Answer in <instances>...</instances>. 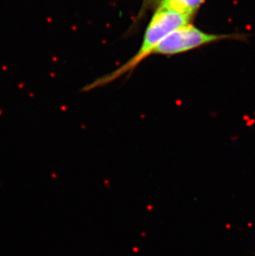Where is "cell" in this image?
Listing matches in <instances>:
<instances>
[{
	"label": "cell",
	"instance_id": "cell-1",
	"mask_svg": "<svg viewBox=\"0 0 255 256\" xmlns=\"http://www.w3.org/2000/svg\"><path fill=\"white\" fill-rule=\"evenodd\" d=\"M190 22L192 20L184 15L174 10L158 6L145 30L142 44L136 54L116 70L89 84L86 87V90L104 86L131 72L145 59L154 55L159 44L170 32L183 25L190 24Z\"/></svg>",
	"mask_w": 255,
	"mask_h": 256
},
{
	"label": "cell",
	"instance_id": "cell-2",
	"mask_svg": "<svg viewBox=\"0 0 255 256\" xmlns=\"http://www.w3.org/2000/svg\"><path fill=\"white\" fill-rule=\"evenodd\" d=\"M233 38V35L208 34L192 24H188L170 32L159 44L154 55L175 56Z\"/></svg>",
	"mask_w": 255,
	"mask_h": 256
},
{
	"label": "cell",
	"instance_id": "cell-3",
	"mask_svg": "<svg viewBox=\"0 0 255 256\" xmlns=\"http://www.w3.org/2000/svg\"><path fill=\"white\" fill-rule=\"evenodd\" d=\"M204 0H160L158 6L174 10L192 20Z\"/></svg>",
	"mask_w": 255,
	"mask_h": 256
},
{
	"label": "cell",
	"instance_id": "cell-4",
	"mask_svg": "<svg viewBox=\"0 0 255 256\" xmlns=\"http://www.w3.org/2000/svg\"><path fill=\"white\" fill-rule=\"evenodd\" d=\"M151 1H156V2H160V0H151Z\"/></svg>",
	"mask_w": 255,
	"mask_h": 256
}]
</instances>
